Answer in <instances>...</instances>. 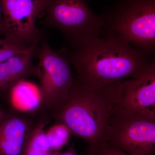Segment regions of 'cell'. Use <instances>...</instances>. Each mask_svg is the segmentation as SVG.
Here are the masks:
<instances>
[{
	"mask_svg": "<svg viewBox=\"0 0 155 155\" xmlns=\"http://www.w3.org/2000/svg\"><path fill=\"white\" fill-rule=\"evenodd\" d=\"M41 39L32 43L25 51L0 64V94L8 96L19 81L38 77V68L33 59Z\"/></svg>",
	"mask_w": 155,
	"mask_h": 155,
	"instance_id": "10",
	"label": "cell"
},
{
	"mask_svg": "<svg viewBox=\"0 0 155 155\" xmlns=\"http://www.w3.org/2000/svg\"><path fill=\"white\" fill-rule=\"evenodd\" d=\"M5 28L4 36L28 45L40 40L36 19L43 13L46 0H0Z\"/></svg>",
	"mask_w": 155,
	"mask_h": 155,
	"instance_id": "7",
	"label": "cell"
},
{
	"mask_svg": "<svg viewBox=\"0 0 155 155\" xmlns=\"http://www.w3.org/2000/svg\"><path fill=\"white\" fill-rule=\"evenodd\" d=\"M89 3V0H46L42 23L60 30L72 50L78 48L102 32L101 17Z\"/></svg>",
	"mask_w": 155,
	"mask_h": 155,
	"instance_id": "4",
	"label": "cell"
},
{
	"mask_svg": "<svg viewBox=\"0 0 155 155\" xmlns=\"http://www.w3.org/2000/svg\"><path fill=\"white\" fill-rule=\"evenodd\" d=\"M123 81L94 87L81 83L75 76L67 99L50 114V118L66 126L88 146L99 144L117 107Z\"/></svg>",
	"mask_w": 155,
	"mask_h": 155,
	"instance_id": "2",
	"label": "cell"
},
{
	"mask_svg": "<svg viewBox=\"0 0 155 155\" xmlns=\"http://www.w3.org/2000/svg\"><path fill=\"white\" fill-rule=\"evenodd\" d=\"M101 34L78 48L64 51L75 77L84 84L100 87L136 77L152 61L149 53L122 38Z\"/></svg>",
	"mask_w": 155,
	"mask_h": 155,
	"instance_id": "1",
	"label": "cell"
},
{
	"mask_svg": "<svg viewBox=\"0 0 155 155\" xmlns=\"http://www.w3.org/2000/svg\"><path fill=\"white\" fill-rule=\"evenodd\" d=\"M5 32V24L3 20L2 10V4L0 1V37L4 36Z\"/></svg>",
	"mask_w": 155,
	"mask_h": 155,
	"instance_id": "16",
	"label": "cell"
},
{
	"mask_svg": "<svg viewBox=\"0 0 155 155\" xmlns=\"http://www.w3.org/2000/svg\"><path fill=\"white\" fill-rule=\"evenodd\" d=\"M46 134L51 149L57 151L67 143L71 133L65 125L55 123L46 131Z\"/></svg>",
	"mask_w": 155,
	"mask_h": 155,
	"instance_id": "12",
	"label": "cell"
},
{
	"mask_svg": "<svg viewBox=\"0 0 155 155\" xmlns=\"http://www.w3.org/2000/svg\"><path fill=\"white\" fill-rule=\"evenodd\" d=\"M52 155H80L78 154L75 150L74 146L72 145L64 153L59 152L58 151L53 152Z\"/></svg>",
	"mask_w": 155,
	"mask_h": 155,
	"instance_id": "15",
	"label": "cell"
},
{
	"mask_svg": "<svg viewBox=\"0 0 155 155\" xmlns=\"http://www.w3.org/2000/svg\"><path fill=\"white\" fill-rule=\"evenodd\" d=\"M102 142L129 155H154L155 116L127 113L116 108Z\"/></svg>",
	"mask_w": 155,
	"mask_h": 155,
	"instance_id": "6",
	"label": "cell"
},
{
	"mask_svg": "<svg viewBox=\"0 0 155 155\" xmlns=\"http://www.w3.org/2000/svg\"><path fill=\"white\" fill-rule=\"evenodd\" d=\"M35 57L39 61L40 85L38 106L34 111L42 116H49L67 99L75 76L67 57L53 50L42 36Z\"/></svg>",
	"mask_w": 155,
	"mask_h": 155,
	"instance_id": "5",
	"label": "cell"
},
{
	"mask_svg": "<svg viewBox=\"0 0 155 155\" xmlns=\"http://www.w3.org/2000/svg\"><path fill=\"white\" fill-rule=\"evenodd\" d=\"M117 109L155 116V59L136 77L122 83Z\"/></svg>",
	"mask_w": 155,
	"mask_h": 155,
	"instance_id": "8",
	"label": "cell"
},
{
	"mask_svg": "<svg viewBox=\"0 0 155 155\" xmlns=\"http://www.w3.org/2000/svg\"><path fill=\"white\" fill-rule=\"evenodd\" d=\"M50 119L48 116L41 119L29 135L22 155H52L45 130Z\"/></svg>",
	"mask_w": 155,
	"mask_h": 155,
	"instance_id": "11",
	"label": "cell"
},
{
	"mask_svg": "<svg viewBox=\"0 0 155 155\" xmlns=\"http://www.w3.org/2000/svg\"><path fill=\"white\" fill-rule=\"evenodd\" d=\"M87 153V155H129L105 142H102L93 146H88Z\"/></svg>",
	"mask_w": 155,
	"mask_h": 155,
	"instance_id": "14",
	"label": "cell"
},
{
	"mask_svg": "<svg viewBox=\"0 0 155 155\" xmlns=\"http://www.w3.org/2000/svg\"><path fill=\"white\" fill-rule=\"evenodd\" d=\"M101 16L102 33L122 38L154 56L155 0H119Z\"/></svg>",
	"mask_w": 155,
	"mask_h": 155,
	"instance_id": "3",
	"label": "cell"
},
{
	"mask_svg": "<svg viewBox=\"0 0 155 155\" xmlns=\"http://www.w3.org/2000/svg\"><path fill=\"white\" fill-rule=\"evenodd\" d=\"M4 108L0 107V114H1L3 112V111L4 110Z\"/></svg>",
	"mask_w": 155,
	"mask_h": 155,
	"instance_id": "17",
	"label": "cell"
},
{
	"mask_svg": "<svg viewBox=\"0 0 155 155\" xmlns=\"http://www.w3.org/2000/svg\"><path fill=\"white\" fill-rule=\"evenodd\" d=\"M30 45L20 42L8 37H0V64L25 51Z\"/></svg>",
	"mask_w": 155,
	"mask_h": 155,
	"instance_id": "13",
	"label": "cell"
},
{
	"mask_svg": "<svg viewBox=\"0 0 155 155\" xmlns=\"http://www.w3.org/2000/svg\"><path fill=\"white\" fill-rule=\"evenodd\" d=\"M42 116L15 109L0 114V155H22L25 143Z\"/></svg>",
	"mask_w": 155,
	"mask_h": 155,
	"instance_id": "9",
	"label": "cell"
}]
</instances>
